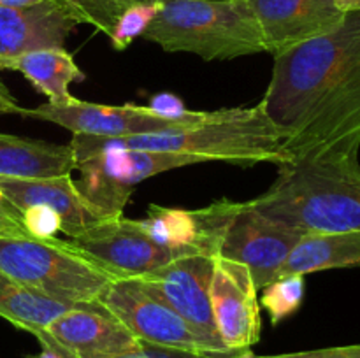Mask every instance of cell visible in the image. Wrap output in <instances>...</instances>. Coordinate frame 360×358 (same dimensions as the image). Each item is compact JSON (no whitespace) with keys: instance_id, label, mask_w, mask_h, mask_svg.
<instances>
[{"instance_id":"8992f818","label":"cell","mask_w":360,"mask_h":358,"mask_svg":"<svg viewBox=\"0 0 360 358\" xmlns=\"http://www.w3.org/2000/svg\"><path fill=\"white\" fill-rule=\"evenodd\" d=\"M202 213L213 237L214 256L245 265L259 291L276 279L287 256L304 234L271 220L252 200L221 199L202 207Z\"/></svg>"},{"instance_id":"277c9868","label":"cell","mask_w":360,"mask_h":358,"mask_svg":"<svg viewBox=\"0 0 360 358\" xmlns=\"http://www.w3.org/2000/svg\"><path fill=\"white\" fill-rule=\"evenodd\" d=\"M141 37L167 53H192L202 60L266 53L246 0H157Z\"/></svg>"},{"instance_id":"f546056e","label":"cell","mask_w":360,"mask_h":358,"mask_svg":"<svg viewBox=\"0 0 360 358\" xmlns=\"http://www.w3.org/2000/svg\"><path fill=\"white\" fill-rule=\"evenodd\" d=\"M20 105H18L16 98L11 95V91L7 90L6 84L0 81V116L4 114H20Z\"/></svg>"},{"instance_id":"6da1fadb","label":"cell","mask_w":360,"mask_h":358,"mask_svg":"<svg viewBox=\"0 0 360 358\" xmlns=\"http://www.w3.org/2000/svg\"><path fill=\"white\" fill-rule=\"evenodd\" d=\"M259 107L285 133L292 161L360 137V11L274 56Z\"/></svg>"},{"instance_id":"5bb4252c","label":"cell","mask_w":360,"mask_h":358,"mask_svg":"<svg viewBox=\"0 0 360 358\" xmlns=\"http://www.w3.org/2000/svg\"><path fill=\"white\" fill-rule=\"evenodd\" d=\"M0 193L20 213L28 207L53 211L62 225V234L69 239L81 237L98 225L115 220L88 202L72 181V174L28 179L0 178Z\"/></svg>"},{"instance_id":"d6986e66","label":"cell","mask_w":360,"mask_h":358,"mask_svg":"<svg viewBox=\"0 0 360 358\" xmlns=\"http://www.w3.org/2000/svg\"><path fill=\"white\" fill-rule=\"evenodd\" d=\"M0 70L20 72L51 104H62L74 98L70 84L86 77L65 48L37 49L0 60Z\"/></svg>"},{"instance_id":"ffe728a7","label":"cell","mask_w":360,"mask_h":358,"mask_svg":"<svg viewBox=\"0 0 360 358\" xmlns=\"http://www.w3.org/2000/svg\"><path fill=\"white\" fill-rule=\"evenodd\" d=\"M144 234L155 242L185 255H213L200 209H174L151 204L146 218L136 220Z\"/></svg>"},{"instance_id":"9a60e30c","label":"cell","mask_w":360,"mask_h":358,"mask_svg":"<svg viewBox=\"0 0 360 358\" xmlns=\"http://www.w3.org/2000/svg\"><path fill=\"white\" fill-rule=\"evenodd\" d=\"M262 34L266 53L281 55L302 42L329 34L345 13L334 0H246Z\"/></svg>"},{"instance_id":"7a4b0ae2","label":"cell","mask_w":360,"mask_h":358,"mask_svg":"<svg viewBox=\"0 0 360 358\" xmlns=\"http://www.w3.org/2000/svg\"><path fill=\"white\" fill-rule=\"evenodd\" d=\"M360 137L278 167L252 200L271 220L301 232H360Z\"/></svg>"},{"instance_id":"f1b7e54d","label":"cell","mask_w":360,"mask_h":358,"mask_svg":"<svg viewBox=\"0 0 360 358\" xmlns=\"http://www.w3.org/2000/svg\"><path fill=\"white\" fill-rule=\"evenodd\" d=\"M34 337L41 344V351L37 354H27L25 358H74L69 351L55 343L46 330H39L34 333Z\"/></svg>"},{"instance_id":"ac0fdd59","label":"cell","mask_w":360,"mask_h":358,"mask_svg":"<svg viewBox=\"0 0 360 358\" xmlns=\"http://www.w3.org/2000/svg\"><path fill=\"white\" fill-rule=\"evenodd\" d=\"M74 168L70 146L0 133V178H55Z\"/></svg>"},{"instance_id":"d4e9b609","label":"cell","mask_w":360,"mask_h":358,"mask_svg":"<svg viewBox=\"0 0 360 358\" xmlns=\"http://www.w3.org/2000/svg\"><path fill=\"white\" fill-rule=\"evenodd\" d=\"M21 227L28 234V237L39 241L55 239L56 232H62L58 216L46 207H28L21 211Z\"/></svg>"},{"instance_id":"8fae6325","label":"cell","mask_w":360,"mask_h":358,"mask_svg":"<svg viewBox=\"0 0 360 358\" xmlns=\"http://www.w3.org/2000/svg\"><path fill=\"white\" fill-rule=\"evenodd\" d=\"M67 241L116 279L141 277L181 256H188L155 242L141 230L136 220L125 216L105 221L81 237Z\"/></svg>"},{"instance_id":"ba28073f","label":"cell","mask_w":360,"mask_h":358,"mask_svg":"<svg viewBox=\"0 0 360 358\" xmlns=\"http://www.w3.org/2000/svg\"><path fill=\"white\" fill-rule=\"evenodd\" d=\"M213 111H192L183 119H169L155 114L148 105H108L70 98L62 104L44 102L39 107L20 109L23 118L55 123L72 132V135L118 139L195 126L211 118Z\"/></svg>"},{"instance_id":"2e32d148","label":"cell","mask_w":360,"mask_h":358,"mask_svg":"<svg viewBox=\"0 0 360 358\" xmlns=\"http://www.w3.org/2000/svg\"><path fill=\"white\" fill-rule=\"evenodd\" d=\"M77 21L56 0L28 7H0V60L37 49L65 48Z\"/></svg>"},{"instance_id":"30bf717a","label":"cell","mask_w":360,"mask_h":358,"mask_svg":"<svg viewBox=\"0 0 360 358\" xmlns=\"http://www.w3.org/2000/svg\"><path fill=\"white\" fill-rule=\"evenodd\" d=\"M211 255H188L160 267V269L136 277L143 286L157 295L172 311L178 312L217 353H234L225 347L217 332L211 307Z\"/></svg>"},{"instance_id":"7402d4cb","label":"cell","mask_w":360,"mask_h":358,"mask_svg":"<svg viewBox=\"0 0 360 358\" xmlns=\"http://www.w3.org/2000/svg\"><path fill=\"white\" fill-rule=\"evenodd\" d=\"M77 25H91L111 37L123 16L136 7L155 6L157 0H56Z\"/></svg>"},{"instance_id":"d6a6232c","label":"cell","mask_w":360,"mask_h":358,"mask_svg":"<svg viewBox=\"0 0 360 358\" xmlns=\"http://www.w3.org/2000/svg\"><path fill=\"white\" fill-rule=\"evenodd\" d=\"M340 11L347 13H359L360 11V0H334Z\"/></svg>"},{"instance_id":"3957f363","label":"cell","mask_w":360,"mask_h":358,"mask_svg":"<svg viewBox=\"0 0 360 358\" xmlns=\"http://www.w3.org/2000/svg\"><path fill=\"white\" fill-rule=\"evenodd\" d=\"M70 150L79 161L108 150H144L164 153L192 154L206 161H224L238 167H253L262 161L287 165L290 154L285 151V133L255 107H234L213 111L210 119L195 126L143 135L98 139L72 135Z\"/></svg>"},{"instance_id":"1f68e13d","label":"cell","mask_w":360,"mask_h":358,"mask_svg":"<svg viewBox=\"0 0 360 358\" xmlns=\"http://www.w3.org/2000/svg\"><path fill=\"white\" fill-rule=\"evenodd\" d=\"M2 235H27L28 237V234L25 232V228L21 225L6 220H0V237Z\"/></svg>"},{"instance_id":"4fadbf2b","label":"cell","mask_w":360,"mask_h":358,"mask_svg":"<svg viewBox=\"0 0 360 358\" xmlns=\"http://www.w3.org/2000/svg\"><path fill=\"white\" fill-rule=\"evenodd\" d=\"M44 330L74 358H127L144 350V343L98 300L76 304Z\"/></svg>"},{"instance_id":"7c38bea8","label":"cell","mask_w":360,"mask_h":358,"mask_svg":"<svg viewBox=\"0 0 360 358\" xmlns=\"http://www.w3.org/2000/svg\"><path fill=\"white\" fill-rule=\"evenodd\" d=\"M257 293L259 290L245 265L214 256L211 307L218 336L229 351L250 350L259 343L262 318Z\"/></svg>"},{"instance_id":"836d02e7","label":"cell","mask_w":360,"mask_h":358,"mask_svg":"<svg viewBox=\"0 0 360 358\" xmlns=\"http://www.w3.org/2000/svg\"><path fill=\"white\" fill-rule=\"evenodd\" d=\"M41 2L44 0H0V7H28Z\"/></svg>"},{"instance_id":"5b68a950","label":"cell","mask_w":360,"mask_h":358,"mask_svg":"<svg viewBox=\"0 0 360 358\" xmlns=\"http://www.w3.org/2000/svg\"><path fill=\"white\" fill-rule=\"evenodd\" d=\"M0 272L23 286L65 304L101 298L115 276L77 251L69 241L2 235Z\"/></svg>"},{"instance_id":"4316f807","label":"cell","mask_w":360,"mask_h":358,"mask_svg":"<svg viewBox=\"0 0 360 358\" xmlns=\"http://www.w3.org/2000/svg\"><path fill=\"white\" fill-rule=\"evenodd\" d=\"M260 358H360V344H354V346L322 347V350L311 351H297V353L267 354V357Z\"/></svg>"},{"instance_id":"e575fe53","label":"cell","mask_w":360,"mask_h":358,"mask_svg":"<svg viewBox=\"0 0 360 358\" xmlns=\"http://www.w3.org/2000/svg\"><path fill=\"white\" fill-rule=\"evenodd\" d=\"M224 358H260V357L253 354L250 350H243V351H234V353L225 354Z\"/></svg>"},{"instance_id":"44dd1931","label":"cell","mask_w":360,"mask_h":358,"mask_svg":"<svg viewBox=\"0 0 360 358\" xmlns=\"http://www.w3.org/2000/svg\"><path fill=\"white\" fill-rule=\"evenodd\" d=\"M74 305L46 297L0 272V318L32 336L48 329Z\"/></svg>"},{"instance_id":"603a6c76","label":"cell","mask_w":360,"mask_h":358,"mask_svg":"<svg viewBox=\"0 0 360 358\" xmlns=\"http://www.w3.org/2000/svg\"><path fill=\"white\" fill-rule=\"evenodd\" d=\"M304 276H287L274 279L267 286H264L260 297V307H264L269 314L271 323L278 325L285 318L294 314L301 307L304 300Z\"/></svg>"},{"instance_id":"4dcf8cb0","label":"cell","mask_w":360,"mask_h":358,"mask_svg":"<svg viewBox=\"0 0 360 358\" xmlns=\"http://www.w3.org/2000/svg\"><path fill=\"white\" fill-rule=\"evenodd\" d=\"M0 220L13 221V223L21 225V213L13 206V204H9L4 199L2 193H0Z\"/></svg>"},{"instance_id":"e0dca14e","label":"cell","mask_w":360,"mask_h":358,"mask_svg":"<svg viewBox=\"0 0 360 358\" xmlns=\"http://www.w3.org/2000/svg\"><path fill=\"white\" fill-rule=\"evenodd\" d=\"M348 267H360V232H306L276 279Z\"/></svg>"},{"instance_id":"9c48e42d","label":"cell","mask_w":360,"mask_h":358,"mask_svg":"<svg viewBox=\"0 0 360 358\" xmlns=\"http://www.w3.org/2000/svg\"><path fill=\"white\" fill-rule=\"evenodd\" d=\"M98 302L141 343L195 353H217L178 312L172 311L136 277L115 279L105 288Z\"/></svg>"},{"instance_id":"83f0119b","label":"cell","mask_w":360,"mask_h":358,"mask_svg":"<svg viewBox=\"0 0 360 358\" xmlns=\"http://www.w3.org/2000/svg\"><path fill=\"white\" fill-rule=\"evenodd\" d=\"M224 357H225V354H218V353H195V351L172 350V347L153 346V344H146V343H144L143 353L134 354V357H127V358H224Z\"/></svg>"},{"instance_id":"cb8c5ba5","label":"cell","mask_w":360,"mask_h":358,"mask_svg":"<svg viewBox=\"0 0 360 358\" xmlns=\"http://www.w3.org/2000/svg\"><path fill=\"white\" fill-rule=\"evenodd\" d=\"M155 6H144V7H136V9L129 11L125 16L120 20V23L116 25V30L112 32L111 44L112 48L123 51L130 46V42L137 37V35H143L144 28L148 27L150 20L153 18Z\"/></svg>"},{"instance_id":"52a82bcc","label":"cell","mask_w":360,"mask_h":358,"mask_svg":"<svg viewBox=\"0 0 360 358\" xmlns=\"http://www.w3.org/2000/svg\"><path fill=\"white\" fill-rule=\"evenodd\" d=\"M204 164L192 154L164 153L144 150H108L76 161L81 181L79 192L102 213L112 218L123 216L127 202L139 183L172 171Z\"/></svg>"},{"instance_id":"484cf974","label":"cell","mask_w":360,"mask_h":358,"mask_svg":"<svg viewBox=\"0 0 360 358\" xmlns=\"http://www.w3.org/2000/svg\"><path fill=\"white\" fill-rule=\"evenodd\" d=\"M148 107H150L155 114L169 119H183L192 112L185 107V104H183V100L178 95L169 93V91L157 93L155 97H151Z\"/></svg>"}]
</instances>
